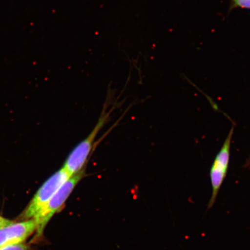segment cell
Segmentation results:
<instances>
[{
	"instance_id": "cell-1",
	"label": "cell",
	"mask_w": 250,
	"mask_h": 250,
	"mask_svg": "<svg viewBox=\"0 0 250 250\" xmlns=\"http://www.w3.org/2000/svg\"><path fill=\"white\" fill-rule=\"evenodd\" d=\"M85 168L76 174L71 176L59 189L52 198L49 200L33 218L36 223L37 236L40 237L44 230L46 225L56 212L61 210L68 197L73 192L78 183L85 176Z\"/></svg>"
},
{
	"instance_id": "cell-2",
	"label": "cell",
	"mask_w": 250,
	"mask_h": 250,
	"mask_svg": "<svg viewBox=\"0 0 250 250\" xmlns=\"http://www.w3.org/2000/svg\"><path fill=\"white\" fill-rule=\"evenodd\" d=\"M70 177L63 167L56 171L41 186L18 220L22 221L32 219Z\"/></svg>"
},
{
	"instance_id": "cell-3",
	"label": "cell",
	"mask_w": 250,
	"mask_h": 250,
	"mask_svg": "<svg viewBox=\"0 0 250 250\" xmlns=\"http://www.w3.org/2000/svg\"><path fill=\"white\" fill-rule=\"evenodd\" d=\"M108 113L103 112L102 115L89 135L72 150L64 162L63 167L70 176L85 169L86 165L91 154L94 142L102 128L107 123Z\"/></svg>"
},
{
	"instance_id": "cell-4",
	"label": "cell",
	"mask_w": 250,
	"mask_h": 250,
	"mask_svg": "<svg viewBox=\"0 0 250 250\" xmlns=\"http://www.w3.org/2000/svg\"><path fill=\"white\" fill-rule=\"evenodd\" d=\"M234 125L228 133L226 140L214 159L210 170L212 187L211 197L208 203V208H211L216 201L219 191L227 177L230 160L231 143L234 133Z\"/></svg>"
},
{
	"instance_id": "cell-5",
	"label": "cell",
	"mask_w": 250,
	"mask_h": 250,
	"mask_svg": "<svg viewBox=\"0 0 250 250\" xmlns=\"http://www.w3.org/2000/svg\"><path fill=\"white\" fill-rule=\"evenodd\" d=\"M34 219L12 223L0 228V248L8 245L22 243L36 231Z\"/></svg>"
},
{
	"instance_id": "cell-6",
	"label": "cell",
	"mask_w": 250,
	"mask_h": 250,
	"mask_svg": "<svg viewBox=\"0 0 250 250\" xmlns=\"http://www.w3.org/2000/svg\"><path fill=\"white\" fill-rule=\"evenodd\" d=\"M236 8L250 9V0H230L229 12Z\"/></svg>"
},
{
	"instance_id": "cell-7",
	"label": "cell",
	"mask_w": 250,
	"mask_h": 250,
	"mask_svg": "<svg viewBox=\"0 0 250 250\" xmlns=\"http://www.w3.org/2000/svg\"><path fill=\"white\" fill-rule=\"evenodd\" d=\"M28 248L23 243L12 244L0 248V250H27Z\"/></svg>"
},
{
	"instance_id": "cell-8",
	"label": "cell",
	"mask_w": 250,
	"mask_h": 250,
	"mask_svg": "<svg viewBox=\"0 0 250 250\" xmlns=\"http://www.w3.org/2000/svg\"><path fill=\"white\" fill-rule=\"evenodd\" d=\"M13 223V221L8 220V219L0 216V228L8 226V225Z\"/></svg>"
},
{
	"instance_id": "cell-9",
	"label": "cell",
	"mask_w": 250,
	"mask_h": 250,
	"mask_svg": "<svg viewBox=\"0 0 250 250\" xmlns=\"http://www.w3.org/2000/svg\"><path fill=\"white\" fill-rule=\"evenodd\" d=\"M243 167L250 169V156L246 159V163L243 166Z\"/></svg>"
}]
</instances>
